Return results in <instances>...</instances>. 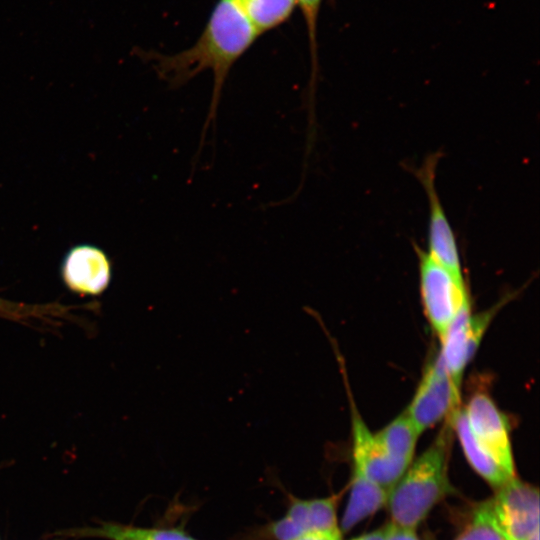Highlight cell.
Instances as JSON below:
<instances>
[{"label":"cell","instance_id":"cell-21","mask_svg":"<svg viewBox=\"0 0 540 540\" xmlns=\"http://www.w3.org/2000/svg\"><path fill=\"white\" fill-rule=\"evenodd\" d=\"M387 540H420L416 534V529L402 527L393 524L392 530Z\"/></svg>","mask_w":540,"mask_h":540},{"label":"cell","instance_id":"cell-12","mask_svg":"<svg viewBox=\"0 0 540 540\" xmlns=\"http://www.w3.org/2000/svg\"><path fill=\"white\" fill-rule=\"evenodd\" d=\"M350 497L344 511L340 530L348 532L359 522L386 505L388 491L353 468Z\"/></svg>","mask_w":540,"mask_h":540},{"label":"cell","instance_id":"cell-7","mask_svg":"<svg viewBox=\"0 0 540 540\" xmlns=\"http://www.w3.org/2000/svg\"><path fill=\"white\" fill-rule=\"evenodd\" d=\"M471 432L481 447L510 475L515 465L505 415L486 394L477 393L464 408Z\"/></svg>","mask_w":540,"mask_h":540},{"label":"cell","instance_id":"cell-1","mask_svg":"<svg viewBox=\"0 0 540 540\" xmlns=\"http://www.w3.org/2000/svg\"><path fill=\"white\" fill-rule=\"evenodd\" d=\"M260 35L254 29L240 0H218L196 42L174 54L146 53L157 75L173 89L180 88L210 71L212 96L204 132L214 122L222 90L234 64Z\"/></svg>","mask_w":540,"mask_h":540},{"label":"cell","instance_id":"cell-6","mask_svg":"<svg viewBox=\"0 0 540 540\" xmlns=\"http://www.w3.org/2000/svg\"><path fill=\"white\" fill-rule=\"evenodd\" d=\"M459 401L460 391L454 387L438 353L427 365L405 413L422 434L458 410Z\"/></svg>","mask_w":540,"mask_h":540},{"label":"cell","instance_id":"cell-24","mask_svg":"<svg viewBox=\"0 0 540 540\" xmlns=\"http://www.w3.org/2000/svg\"><path fill=\"white\" fill-rule=\"evenodd\" d=\"M330 1H333V0H330Z\"/></svg>","mask_w":540,"mask_h":540},{"label":"cell","instance_id":"cell-11","mask_svg":"<svg viewBox=\"0 0 540 540\" xmlns=\"http://www.w3.org/2000/svg\"><path fill=\"white\" fill-rule=\"evenodd\" d=\"M469 300L466 301L441 342L439 352L447 373L454 385L460 391L462 376L471 356L468 346V320L470 317Z\"/></svg>","mask_w":540,"mask_h":540},{"label":"cell","instance_id":"cell-22","mask_svg":"<svg viewBox=\"0 0 540 540\" xmlns=\"http://www.w3.org/2000/svg\"><path fill=\"white\" fill-rule=\"evenodd\" d=\"M392 527H393V523L390 521L389 523L385 524L381 528L373 532H369L367 534L361 535L352 540H387L392 530Z\"/></svg>","mask_w":540,"mask_h":540},{"label":"cell","instance_id":"cell-17","mask_svg":"<svg viewBox=\"0 0 540 540\" xmlns=\"http://www.w3.org/2000/svg\"><path fill=\"white\" fill-rule=\"evenodd\" d=\"M455 540H504L494 523L487 501L476 509L471 522Z\"/></svg>","mask_w":540,"mask_h":540},{"label":"cell","instance_id":"cell-2","mask_svg":"<svg viewBox=\"0 0 540 540\" xmlns=\"http://www.w3.org/2000/svg\"><path fill=\"white\" fill-rule=\"evenodd\" d=\"M432 444L410 463L389 490L386 506L391 522L416 529L452 487L448 462L453 427L449 418Z\"/></svg>","mask_w":540,"mask_h":540},{"label":"cell","instance_id":"cell-8","mask_svg":"<svg viewBox=\"0 0 540 540\" xmlns=\"http://www.w3.org/2000/svg\"><path fill=\"white\" fill-rule=\"evenodd\" d=\"M351 423L353 468L389 492L410 464L383 449L354 407Z\"/></svg>","mask_w":540,"mask_h":540},{"label":"cell","instance_id":"cell-20","mask_svg":"<svg viewBox=\"0 0 540 540\" xmlns=\"http://www.w3.org/2000/svg\"><path fill=\"white\" fill-rule=\"evenodd\" d=\"M341 535L340 528H337L333 530L307 532L295 540H341Z\"/></svg>","mask_w":540,"mask_h":540},{"label":"cell","instance_id":"cell-14","mask_svg":"<svg viewBox=\"0 0 540 540\" xmlns=\"http://www.w3.org/2000/svg\"><path fill=\"white\" fill-rule=\"evenodd\" d=\"M420 435L405 412L374 434L375 439L392 458L407 464L413 461Z\"/></svg>","mask_w":540,"mask_h":540},{"label":"cell","instance_id":"cell-9","mask_svg":"<svg viewBox=\"0 0 540 540\" xmlns=\"http://www.w3.org/2000/svg\"><path fill=\"white\" fill-rule=\"evenodd\" d=\"M61 276L66 287L82 296H97L109 286L111 262L100 248L81 244L71 248L61 264Z\"/></svg>","mask_w":540,"mask_h":540},{"label":"cell","instance_id":"cell-23","mask_svg":"<svg viewBox=\"0 0 540 540\" xmlns=\"http://www.w3.org/2000/svg\"><path fill=\"white\" fill-rule=\"evenodd\" d=\"M527 540H539V529L535 530Z\"/></svg>","mask_w":540,"mask_h":540},{"label":"cell","instance_id":"cell-19","mask_svg":"<svg viewBox=\"0 0 540 540\" xmlns=\"http://www.w3.org/2000/svg\"><path fill=\"white\" fill-rule=\"evenodd\" d=\"M269 534L276 540H295L303 535L304 532L294 521L285 515L270 525Z\"/></svg>","mask_w":540,"mask_h":540},{"label":"cell","instance_id":"cell-10","mask_svg":"<svg viewBox=\"0 0 540 540\" xmlns=\"http://www.w3.org/2000/svg\"><path fill=\"white\" fill-rule=\"evenodd\" d=\"M453 431L456 433L464 455L471 467L493 488L506 484L510 476L478 443L470 430L464 409L456 410L450 417Z\"/></svg>","mask_w":540,"mask_h":540},{"label":"cell","instance_id":"cell-16","mask_svg":"<svg viewBox=\"0 0 540 540\" xmlns=\"http://www.w3.org/2000/svg\"><path fill=\"white\" fill-rule=\"evenodd\" d=\"M90 534L112 540H195L180 529H144L119 525H104Z\"/></svg>","mask_w":540,"mask_h":540},{"label":"cell","instance_id":"cell-3","mask_svg":"<svg viewBox=\"0 0 540 540\" xmlns=\"http://www.w3.org/2000/svg\"><path fill=\"white\" fill-rule=\"evenodd\" d=\"M439 159L440 153L435 152L428 155L420 167L411 168L428 199L427 253L446 269L460 286H465L456 237L436 188V168Z\"/></svg>","mask_w":540,"mask_h":540},{"label":"cell","instance_id":"cell-13","mask_svg":"<svg viewBox=\"0 0 540 540\" xmlns=\"http://www.w3.org/2000/svg\"><path fill=\"white\" fill-rule=\"evenodd\" d=\"M339 495L301 500L293 499L286 516L294 521L304 533L339 528L336 507Z\"/></svg>","mask_w":540,"mask_h":540},{"label":"cell","instance_id":"cell-5","mask_svg":"<svg viewBox=\"0 0 540 540\" xmlns=\"http://www.w3.org/2000/svg\"><path fill=\"white\" fill-rule=\"evenodd\" d=\"M494 523L504 540H527L539 529V491L516 478L496 489L488 500Z\"/></svg>","mask_w":540,"mask_h":540},{"label":"cell","instance_id":"cell-15","mask_svg":"<svg viewBox=\"0 0 540 540\" xmlns=\"http://www.w3.org/2000/svg\"><path fill=\"white\" fill-rule=\"evenodd\" d=\"M240 3L260 36L285 23L297 7L296 0H240Z\"/></svg>","mask_w":540,"mask_h":540},{"label":"cell","instance_id":"cell-4","mask_svg":"<svg viewBox=\"0 0 540 540\" xmlns=\"http://www.w3.org/2000/svg\"><path fill=\"white\" fill-rule=\"evenodd\" d=\"M416 251L422 303L428 321L441 341L463 304L469 300L468 294L465 286H460L427 252L419 248Z\"/></svg>","mask_w":540,"mask_h":540},{"label":"cell","instance_id":"cell-18","mask_svg":"<svg viewBox=\"0 0 540 540\" xmlns=\"http://www.w3.org/2000/svg\"><path fill=\"white\" fill-rule=\"evenodd\" d=\"M322 2L323 0H296V5L301 10L307 29L312 64V77H315L318 70L317 33Z\"/></svg>","mask_w":540,"mask_h":540}]
</instances>
